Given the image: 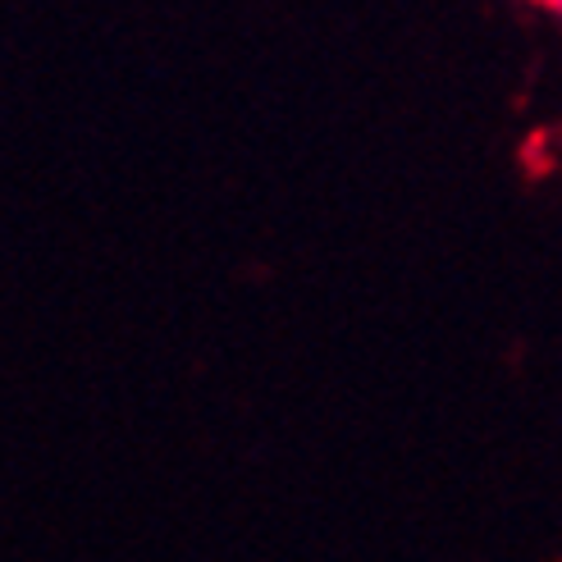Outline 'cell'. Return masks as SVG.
Returning <instances> with one entry per match:
<instances>
[{
	"instance_id": "6da1fadb",
	"label": "cell",
	"mask_w": 562,
	"mask_h": 562,
	"mask_svg": "<svg viewBox=\"0 0 562 562\" xmlns=\"http://www.w3.org/2000/svg\"><path fill=\"white\" fill-rule=\"evenodd\" d=\"M530 5H540V10H558V14H562V0H530Z\"/></svg>"
}]
</instances>
